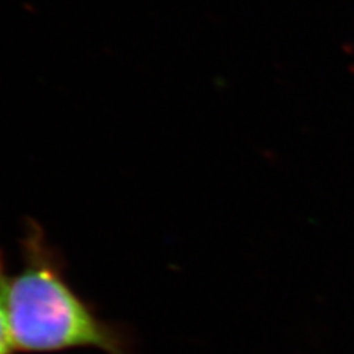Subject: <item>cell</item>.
<instances>
[{
  "label": "cell",
  "mask_w": 354,
  "mask_h": 354,
  "mask_svg": "<svg viewBox=\"0 0 354 354\" xmlns=\"http://www.w3.org/2000/svg\"><path fill=\"white\" fill-rule=\"evenodd\" d=\"M21 254V269L6 282V315L17 353L97 348L135 354L133 332L99 316L74 291L59 250L35 220L27 221Z\"/></svg>",
  "instance_id": "1"
},
{
  "label": "cell",
  "mask_w": 354,
  "mask_h": 354,
  "mask_svg": "<svg viewBox=\"0 0 354 354\" xmlns=\"http://www.w3.org/2000/svg\"><path fill=\"white\" fill-rule=\"evenodd\" d=\"M3 269H6V266H5V257H3V251L0 250V270H3Z\"/></svg>",
  "instance_id": "3"
},
{
  "label": "cell",
  "mask_w": 354,
  "mask_h": 354,
  "mask_svg": "<svg viewBox=\"0 0 354 354\" xmlns=\"http://www.w3.org/2000/svg\"><path fill=\"white\" fill-rule=\"evenodd\" d=\"M6 269L0 270V354H14L15 347L10 337L6 315Z\"/></svg>",
  "instance_id": "2"
}]
</instances>
